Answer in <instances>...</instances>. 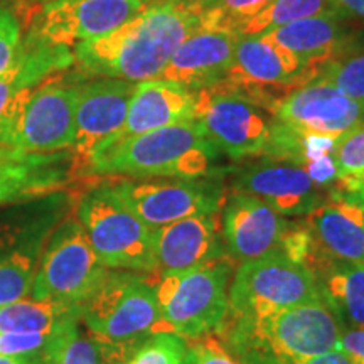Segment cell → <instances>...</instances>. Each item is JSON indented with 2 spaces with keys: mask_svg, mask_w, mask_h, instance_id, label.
Masks as SVG:
<instances>
[{
  "mask_svg": "<svg viewBox=\"0 0 364 364\" xmlns=\"http://www.w3.org/2000/svg\"><path fill=\"white\" fill-rule=\"evenodd\" d=\"M201 27L198 0H154L110 34L75 46V65L91 78L159 80L176 49Z\"/></svg>",
  "mask_w": 364,
  "mask_h": 364,
  "instance_id": "obj_1",
  "label": "cell"
},
{
  "mask_svg": "<svg viewBox=\"0 0 364 364\" xmlns=\"http://www.w3.org/2000/svg\"><path fill=\"white\" fill-rule=\"evenodd\" d=\"M220 156L198 120L110 140L88 159L80 176L186 179L208 176Z\"/></svg>",
  "mask_w": 364,
  "mask_h": 364,
  "instance_id": "obj_2",
  "label": "cell"
},
{
  "mask_svg": "<svg viewBox=\"0 0 364 364\" xmlns=\"http://www.w3.org/2000/svg\"><path fill=\"white\" fill-rule=\"evenodd\" d=\"M80 321L103 364H127L140 346L162 332L154 277L108 270L80 307Z\"/></svg>",
  "mask_w": 364,
  "mask_h": 364,
  "instance_id": "obj_3",
  "label": "cell"
},
{
  "mask_svg": "<svg viewBox=\"0 0 364 364\" xmlns=\"http://www.w3.org/2000/svg\"><path fill=\"white\" fill-rule=\"evenodd\" d=\"M341 326L322 300L300 304L258 321H230L221 326L228 346L258 364H302L334 351Z\"/></svg>",
  "mask_w": 364,
  "mask_h": 364,
  "instance_id": "obj_4",
  "label": "cell"
},
{
  "mask_svg": "<svg viewBox=\"0 0 364 364\" xmlns=\"http://www.w3.org/2000/svg\"><path fill=\"white\" fill-rule=\"evenodd\" d=\"M76 220L107 270L156 273L152 233L122 203L110 182L91 186L76 203Z\"/></svg>",
  "mask_w": 364,
  "mask_h": 364,
  "instance_id": "obj_5",
  "label": "cell"
},
{
  "mask_svg": "<svg viewBox=\"0 0 364 364\" xmlns=\"http://www.w3.org/2000/svg\"><path fill=\"white\" fill-rule=\"evenodd\" d=\"M231 262L220 260L193 270L154 277L162 332L186 341L221 329L228 309Z\"/></svg>",
  "mask_w": 364,
  "mask_h": 364,
  "instance_id": "obj_6",
  "label": "cell"
},
{
  "mask_svg": "<svg viewBox=\"0 0 364 364\" xmlns=\"http://www.w3.org/2000/svg\"><path fill=\"white\" fill-rule=\"evenodd\" d=\"M316 300H321V295L311 270L285 255L270 253L240 263L228 289L226 318L258 321Z\"/></svg>",
  "mask_w": 364,
  "mask_h": 364,
  "instance_id": "obj_7",
  "label": "cell"
},
{
  "mask_svg": "<svg viewBox=\"0 0 364 364\" xmlns=\"http://www.w3.org/2000/svg\"><path fill=\"white\" fill-rule=\"evenodd\" d=\"M107 273L80 221L65 218L46 240L29 297L80 309Z\"/></svg>",
  "mask_w": 364,
  "mask_h": 364,
  "instance_id": "obj_8",
  "label": "cell"
},
{
  "mask_svg": "<svg viewBox=\"0 0 364 364\" xmlns=\"http://www.w3.org/2000/svg\"><path fill=\"white\" fill-rule=\"evenodd\" d=\"M317 76L306 65L265 34L240 36L235 58L220 86L243 95L270 112L282 97Z\"/></svg>",
  "mask_w": 364,
  "mask_h": 364,
  "instance_id": "obj_9",
  "label": "cell"
},
{
  "mask_svg": "<svg viewBox=\"0 0 364 364\" xmlns=\"http://www.w3.org/2000/svg\"><path fill=\"white\" fill-rule=\"evenodd\" d=\"M220 154L231 159L262 156L275 118L243 95L215 85L196 91V115Z\"/></svg>",
  "mask_w": 364,
  "mask_h": 364,
  "instance_id": "obj_10",
  "label": "cell"
},
{
  "mask_svg": "<svg viewBox=\"0 0 364 364\" xmlns=\"http://www.w3.org/2000/svg\"><path fill=\"white\" fill-rule=\"evenodd\" d=\"M149 4L147 0H49L39 11L27 39L71 49L110 34Z\"/></svg>",
  "mask_w": 364,
  "mask_h": 364,
  "instance_id": "obj_11",
  "label": "cell"
},
{
  "mask_svg": "<svg viewBox=\"0 0 364 364\" xmlns=\"http://www.w3.org/2000/svg\"><path fill=\"white\" fill-rule=\"evenodd\" d=\"M110 184L122 203L150 230L184 218L213 215L223 203L220 188L196 179H122Z\"/></svg>",
  "mask_w": 364,
  "mask_h": 364,
  "instance_id": "obj_12",
  "label": "cell"
},
{
  "mask_svg": "<svg viewBox=\"0 0 364 364\" xmlns=\"http://www.w3.org/2000/svg\"><path fill=\"white\" fill-rule=\"evenodd\" d=\"M61 76H51L31 95L14 127L11 152L58 154L73 149L78 83H66Z\"/></svg>",
  "mask_w": 364,
  "mask_h": 364,
  "instance_id": "obj_13",
  "label": "cell"
},
{
  "mask_svg": "<svg viewBox=\"0 0 364 364\" xmlns=\"http://www.w3.org/2000/svg\"><path fill=\"white\" fill-rule=\"evenodd\" d=\"M270 113L290 129L334 140L364 124L361 105L321 76L282 97Z\"/></svg>",
  "mask_w": 364,
  "mask_h": 364,
  "instance_id": "obj_14",
  "label": "cell"
},
{
  "mask_svg": "<svg viewBox=\"0 0 364 364\" xmlns=\"http://www.w3.org/2000/svg\"><path fill=\"white\" fill-rule=\"evenodd\" d=\"M135 85L132 81L113 78H95L78 83L75 112L76 132L71 149L76 176L81 174L88 159L103 144L124 129Z\"/></svg>",
  "mask_w": 364,
  "mask_h": 364,
  "instance_id": "obj_15",
  "label": "cell"
},
{
  "mask_svg": "<svg viewBox=\"0 0 364 364\" xmlns=\"http://www.w3.org/2000/svg\"><path fill=\"white\" fill-rule=\"evenodd\" d=\"M56 225V209L0 218V306L29 297L46 240Z\"/></svg>",
  "mask_w": 364,
  "mask_h": 364,
  "instance_id": "obj_16",
  "label": "cell"
},
{
  "mask_svg": "<svg viewBox=\"0 0 364 364\" xmlns=\"http://www.w3.org/2000/svg\"><path fill=\"white\" fill-rule=\"evenodd\" d=\"M233 193L255 196L282 216H306L326 196L302 166L273 157L241 167Z\"/></svg>",
  "mask_w": 364,
  "mask_h": 364,
  "instance_id": "obj_17",
  "label": "cell"
},
{
  "mask_svg": "<svg viewBox=\"0 0 364 364\" xmlns=\"http://www.w3.org/2000/svg\"><path fill=\"white\" fill-rule=\"evenodd\" d=\"M73 65L75 54L70 48L26 41L17 61L0 76V150H9L14 127L31 95Z\"/></svg>",
  "mask_w": 364,
  "mask_h": 364,
  "instance_id": "obj_18",
  "label": "cell"
},
{
  "mask_svg": "<svg viewBox=\"0 0 364 364\" xmlns=\"http://www.w3.org/2000/svg\"><path fill=\"white\" fill-rule=\"evenodd\" d=\"M289 223L255 196L233 193L223 209L221 231L226 252L240 263L279 253Z\"/></svg>",
  "mask_w": 364,
  "mask_h": 364,
  "instance_id": "obj_19",
  "label": "cell"
},
{
  "mask_svg": "<svg viewBox=\"0 0 364 364\" xmlns=\"http://www.w3.org/2000/svg\"><path fill=\"white\" fill-rule=\"evenodd\" d=\"M154 277L179 273L226 260V250L220 240L216 213L184 218L157 228L152 233Z\"/></svg>",
  "mask_w": 364,
  "mask_h": 364,
  "instance_id": "obj_20",
  "label": "cell"
},
{
  "mask_svg": "<svg viewBox=\"0 0 364 364\" xmlns=\"http://www.w3.org/2000/svg\"><path fill=\"white\" fill-rule=\"evenodd\" d=\"M317 252L331 260L364 263V199L331 189L306 215Z\"/></svg>",
  "mask_w": 364,
  "mask_h": 364,
  "instance_id": "obj_21",
  "label": "cell"
},
{
  "mask_svg": "<svg viewBox=\"0 0 364 364\" xmlns=\"http://www.w3.org/2000/svg\"><path fill=\"white\" fill-rule=\"evenodd\" d=\"M238 34L201 27L182 43L164 68L161 78L193 91L211 88L225 80L235 58Z\"/></svg>",
  "mask_w": 364,
  "mask_h": 364,
  "instance_id": "obj_22",
  "label": "cell"
},
{
  "mask_svg": "<svg viewBox=\"0 0 364 364\" xmlns=\"http://www.w3.org/2000/svg\"><path fill=\"white\" fill-rule=\"evenodd\" d=\"M75 174L71 150L58 154H19L0 150V206L46 198Z\"/></svg>",
  "mask_w": 364,
  "mask_h": 364,
  "instance_id": "obj_23",
  "label": "cell"
},
{
  "mask_svg": "<svg viewBox=\"0 0 364 364\" xmlns=\"http://www.w3.org/2000/svg\"><path fill=\"white\" fill-rule=\"evenodd\" d=\"M194 115L196 91L166 80L142 81L135 85L124 129L112 140L184 124L194 120Z\"/></svg>",
  "mask_w": 364,
  "mask_h": 364,
  "instance_id": "obj_24",
  "label": "cell"
},
{
  "mask_svg": "<svg viewBox=\"0 0 364 364\" xmlns=\"http://www.w3.org/2000/svg\"><path fill=\"white\" fill-rule=\"evenodd\" d=\"M343 19L344 14L327 12L277 27L263 34L294 53L309 71L318 76L326 65L338 58L353 39L346 31Z\"/></svg>",
  "mask_w": 364,
  "mask_h": 364,
  "instance_id": "obj_25",
  "label": "cell"
},
{
  "mask_svg": "<svg viewBox=\"0 0 364 364\" xmlns=\"http://www.w3.org/2000/svg\"><path fill=\"white\" fill-rule=\"evenodd\" d=\"M312 275L341 329H364V263L327 260Z\"/></svg>",
  "mask_w": 364,
  "mask_h": 364,
  "instance_id": "obj_26",
  "label": "cell"
},
{
  "mask_svg": "<svg viewBox=\"0 0 364 364\" xmlns=\"http://www.w3.org/2000/svg\"><path fill=\"white\" fill-rule=\"evenodd\" d=\"M80 309L31 297L0 306V332L14 334H53Z\"/></svg>",
  "mask_w": 364,
  "mask_h": 364,
  "instance_id": "obj_27",
  "label": "cell"
},
{
  "mask_svg": "<svg viewBox=\"0 0 364 364\" xmlns=\"http://www.w3.org/2000/svg\"><path fill=\"white\" fill-rule=\"evenodd\" d=\"M327 12H341L334 0H273V2L252 19L238 26V36H257L277 29V27L292 24V22L321 16ZM343 14V12H341ZM346 16V14H344Z\"/></svg>",
  "mask_w": 364,
  "mask_h": 364,
  "instance_id": "obj_28",
  "label": "cell"
},
{
  "mask_svg": "<svg viewBox=\"0 0 364 364\" xmlns=\"http://www.w3.org/2000/svg\"><path fill=\"white\" fill-rule=\"evenodd\" d=\"M43 364H103L98 346L81 329L80 314L54 332L43 354Z\"/></svg>",
  "mask_w": 364,
  "mask_h": 364,
  "instance_id": "obj_29",
  "label": "cell"
},
{
  "mask_svg": "<svg viewBox=\"0 0 364 364\" xmlns=\"http://www.w3.org/2000/svg\"><path fill=\"white\" fill-rule=\"evenodd\" d=\"M318 76L364 108V38L349 41L339 56L326 65Z\"/></svg>",
  "mask_w": 364,
  "mask_h": 364,
  "instance_id": "obj_30",
  "label": "cell"
},
{
  "mask_svg": "<svg viewBox=\"0 0 364 364\" xmlns=\"http://www.w3.org/2000/svg\"><path fill=\"white\" fill-rule=\"evenodd\" d=\"M273 0H198L204 29L231 31L236 34L240 24L252 19Z\"/></svg>",
  "mask_w": 364,
  "mask_h": 364,
  "instance_id": "obj_31",
  "label": "cell"
},
{
  "mask_svg": "<svg viewBox=\"0 0 364 364\" xmlns=\"http://www.w3.org/2000/svg\"><path fill=\"white\" fill-rule=\"evenodd\" d=\"M188 341L174 332H159L139 348L127 364H181Z\"/></svg>",
  "mask_w": 364,
  "mask_h": 364,
  "instance_id": "obj_32",
  "label": "cell"
},
{
  "mask_svg": "<svg viewBox=\"0 0 364 364\" xmlns=\"http://www.w3.org/2000/svg\"><path fill=\"white\" fill-rule=\"evenodd\" d=\"M332 157L338 169V181L364 171V124L338 140Z\"/></svg>",
  "mask_w": 364,
  "mask_h": 364,
  "instance_id": "obj_33",
  "label": "cell"
},
{
  "mask_svg": "<svg viewBox=\"0 0 364 364\" xmlns=\"http://www.w3.org/2000/svg\"><path fill=\"white\" fill-rule=\"evenodd\" d=\"M24 46L22 27L17 16L6 7H0V76L17 61Z\"/></svg>",
  "mask_w": 364,
  "mask_h": 364,
  "instance_id": "obj_34",
  "label": "cell"
},
{
  "mask_svg": "<svg viewBox=\"0 0 364 364\" xmlns=\"http://www.w3.org/2000/svg\"><path fill=\"white\" fill-rule=\"evenodd\" d=\"M181 364H240L230 351L211 334L193 339L188 343L184 359Z\"/></svg>",
  "mask_w": 364,
  "mask_h": 364,
  "instance_id": "obj_35",
  "label": "cell"
},
{
  "mask_svg": "<svg viewBox=\"0 0 364 364\" xmlns=\"http://www.w3.org/2000/svg\"><path fill=\"white\" fill-rule=\"evenodd\" d=\"M53 334L0 332V354H7V356H43Z\"/></svg>",
  "mask_w": 364,
  "mask_h": 364,
  "instance_id": "obj_36",
  "label": "cell"
},
{
  "mask_svg": "<svg viewBox=\"0 0 364 364\" xmlns=\"http://www.w3.org/2000/svg\"><path fill=\"white\" fill-rule=\"evenodd\" d=\"M338 349L351 359L353 364H364V329L341 331Z\"/></svg>",
  "mask_w": 364,
  "mask_h": 364,
  "instance_id": "obj_37",
  "label": "cell"
},
{
  "mask_svg": "<svg viewBox=\"0 0 364 364\" xmlns=\"http://www.w3.org/2000/svg\"><path fill=\"white\" fill-rule=\"evenodd\" d=\"M336 188L346 191V193L356 194L361 199H364V171L359 172L356 176L343 177V179L336 182Z\"/></svg>",
  "mask_w": 364,
  "mask_h": 364,
  "instance_id": "obj_38",
  "label": "cell"
},
{
  "mask_svg": "<svg viewBox=\"0 0 364 364\" xmlns=\"http://www.w3.org/2000/svg\"><path fill=\"white\" fill-rule=\"evenodd\" d=\"M302 364H353V361L343 351L334 349V351L318 354V356L309 359V361Z\"/></svg>",
  "mask_w": 364,
  "mask_h": 364,
  "instance_id": "obj_39",
  "label": "cell"
},
{
  "mask_svg": "<svg viewBox=\"0 0 364 364\" xmlns=\"http://www.w3.org/2000/svg\"><path fill=\"white\" fill-rule=\"evenodd\" d=\"M336 7L346 16H354L364 21V0H334Z\"/></svg>",
  "mask_w": 364,
  "mask_h": 364,
  "instance_id": "obj_40",
  "label": "cell"
},
{
  "mask_svg": "<svg viewBox=\"0 0 364 364\" xmlns=\"http://www.w3.org/2000/svg\"><path fill=\"white\" fill-rule=\"evenodd\" d=\"M0 364H43V356H7V354H0Z\"/></svg>",
  "mask_w": 364,
  "mask_h": 364,
  "instance_id": "obj_41",
  "label": "cell"
},
{
  "mask_svg": "<svg viewBox=\"0 0 364 364\" xmlns=\"http://www.w3.org/2000/svg\"><path fill=\"white\" fill-rule=\"evenodd\" d=\"M38 2H49V0H38Z\"/></svg>",
  "mask_w": 364,
  "mask_h": 364,
  "instance_id": "obj_42",
  "label": "cell"
},
{
  "mask_svg": "<svg viewBox=\"0 0 364 364\" xmlns=\"http://www.w3.org/2000/svg\"><path fill=\"white\" fill-rule=\"evenodd\" d=\"M147 2H154V0H147Z\"/></svg>",
  "mask_w": 364,
  "mask_h": 364,
  "instance_id": "obj_43",
  "label": "cell"
}]
</instances>
